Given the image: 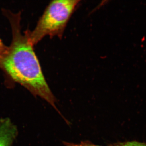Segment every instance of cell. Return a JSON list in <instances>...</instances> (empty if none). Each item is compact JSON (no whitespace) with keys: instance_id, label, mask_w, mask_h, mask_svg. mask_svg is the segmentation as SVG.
I'll return each instance as SVG.
<instances>
[{"instance_id":"6da1fadb","label":"cell","mask_w":146,"mask_h":146,"mask_svg":"<svg viewBox=\"0 0 146 146\" xmlns=\"http://www.w3.org/2000/svg\"><path fill=\"white\" fill-rule=\"evenodd\" d=\"M11 27L12 40L0 64V69L11 80L20 84L35 96L48 102L55 109L56 98L48 85L33 46L22 32L21 11L3 9Z\"/></svg>"},{"instance_id":"7a4b0ae2","label":"cell","mask_w":146,"mask_h":146,"mask_svg":"<svg viewBox=\"0 0 146 146\" xmlns=\"http://www.w3.org/2000/svg\"><path fill=\"white\" fill-rule=\"evenodd\" d=\"M80 1L60 0L51 2L33 31L27 30L29 42L33 46L45 36L61 39L68 21Z\"/></svg>"},{"instance_id":"3957f363","label":"cell","mask_w":146,"mask_h":146,"mask_svg":"<svg viewBox=\"0 0 146 146\" xmlns=\"http://www.w3.org/2000/svg\"><path fill=\"white\" fill-rule=\"evenodd\" d=\"M18 133L17 127L8 118L0 121V146H11Z\"/></svg>"},{"instance_id":"277c9868","label":"cell","mask_w":146,"mask_h":146,"mask_svg":"<svg viewBox=\"0 0 146 146\" xmlns=\"http://www.w3.org/2000/svg\"><path fill=\"white\" fill-rule=\"evenodd\" d=\"M110 146H146V143L137 141L123 142L110 145Z\"/></svg>"},{"instance_id":"5b68a950","label":"cell","mask_w":146,"mask_h":146,"mask_svg":"<svg viewBox=\"0 0 146 146\" xmlns=\"http://www.w3.org/2000/svg\"><path fill=\"white\" fill-rule=\"evenodd\" d=\"M63 144L65 146H102L95 145L89 141H85L81 142L78 144H75L73 143H68L64 142ZM108 146H110L109 145Z\"/></svg>"},{"instance_id":"8992f818","label":"cell","mask_w":146,"mask_h":146,"mask_svg":"<svg viewBox=\"0 0 146 146\" xmlns=\"http://www.w3.org/2000/svg\"><path fill=\"white\" fill-rule=\"evenodd\" d=\"M7 49L8 46H7L4 44L1 39L0 38V64L3 58L7 52Z\"/></svg>"}]
</instances>
